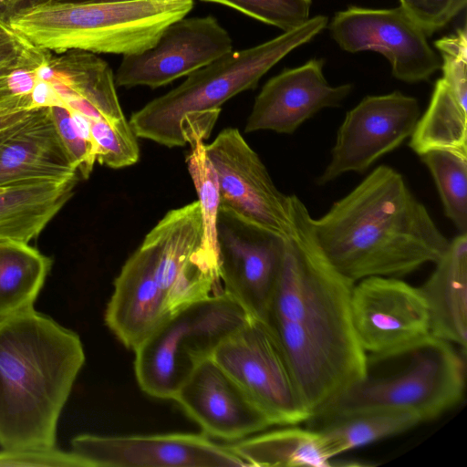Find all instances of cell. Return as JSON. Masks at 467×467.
I'll return each instance as SVG.
<instances>
[{
    "instance_id": "obj_1",
    "label": "cell",
    "mask_w": 467,
    "mask_h": 467,
    "mask_svg": "<svg viewBox=\"0 0 467 467\" xmlns=\"http://www.w3.org/2000/svg\"><path fill=\"white\" fill-rule=\"evenodd\" d=\"M295 231L284 241L271 305L265 319L286 357L312 417L368 373V357L350 317L354 283L320 249L312 217L294 200Z\"/></svg>"
},
{
    "instance_id": "obj_2",
    "label": "cell",
    "mask_w": 467,
    "mask_h": 467,
    "mask_svg": "<svg viewBox=\"0 0 467 467\" xmlns=\"http://www.w3.org/2000/svg\"><path fill=\"white\" fill-rule=\"evenodd\" d=\"M312 229L330 264L353 283L400 278L435 264L450 243L403 176L385 164L312 219Z\"/></svg>"
},
{
    "instance_id": "obj_3",
    "label": "cell",
    "mask_w": 467,
    "mask_h": 467,
    "mask_svg": "<svg viewBox=\"0 0 467 467\" xmlns=\"http://www.w3.org/2000/svg\"><path fill=\"white\" fill-rule=\"evenodd\" d=\"M85 362L77 333L35 309L0 320V445L56 447L57 425Z\"/></svg>"
},
{
    "instance_id": "obj_4",
    "label": "cell",
    "mask_w": 467,
    "mask_h": 467,
    "mask_svg": "<svg viewBox=\"0 0 467 467\" xmlns=\"http://www.w3.org/2000/svg\"><path fill=\"white\" fill-rule=\"evenodd\" d=\"M193 5V0L119 3L40 0L16 10L6 22L39 49L126 56L153 47L166 27L185 17Z\"/></svg>"
},
{
    "instance_id": "obj_5",
    "label": "cell",
    "mask_w": 467,
    "mask_h": 467,
    "mask_svg": "<svg viewBox=\"0 0 467 467\" xmlns=\"http://www.w3.org/2000/svg\"><path fill=\"white\" fill-rule=\"evenodd\" d=\"M327 25V16H317L267 42L232 50L192 72L181 85L131 115L129 122L134 134L168 148L184 146L181 126L185 117L221 109L234 96L254 88L276 63L313 39Z\"/></svg>"
},
{
    "instance_id": "obj_6",
    "label": "cell",
    "mask_w": 467,
    "mask_h": 467,
    "mask_svg": "<svg viewBox=\"0 0 467 467\" xmlns=\"http://www.w3.org/2000/svg\"><path fill=\"white\" fill-rule=\"evenodd\" d=\"M461 352L451 343L431 336L408 351L406 366L382 376L367 373L313 418L327 421L367 411L397 410L414 413L422 422L435 419L464 395L465 356Z\"/></svg>"
},
{
    "instance_id": "obj_7",
    "label": "cell",
    "mask_w": 467,
    "mask_h": 467,
    "mask_svg": "<svg viewBox=\"0 0 467 467\" xmlns=\"http://www.w3.org/2000/svg\"><path fill=\"white\" fill-rule=\"evenodd\" d=\"M249 317L229 296L172 315L134 350V372L140 389L155 399L172 400L191 369Z\"/></svg>"
},
{
    "instance_id": "obj_8",
    "label": "cell",
    "mask_w": 467,
    "mask_h": 467,
    "mask_svg": "<svg viewBox=\"0 0 467 467\" xmlns=\"http://www.w3.org/2000/svg\"><path fill=\"white\" fill-rule=\"evenodd\" d=\"M210 357L272 426L311 420L284 350L265 321L250 316L219 341Z\"/></svg>"
},
{
    "instance_id": "obj_9",
    "label": "cell",
    "mask_w": 467,
    "mask_h": 467,
    "mask_svg": "<svg viewBox=\"0 0 467 467\" xmlns=\"http://www.w3.org/2000/svg\"><path fill=\"white\" fill-rule=\"evenodd\" d=\"M206 153L217 175L219 213L282 239L293 234L295 194L276 188L239 130H223Z\"/></svg>"
},
{
    "instance_id": "obj_10",
    "label": "cell",
    "mask_w": 467,
    "mask_h": 467,
    "mask_svg": "<svg viewBox=\"0 0 467 467\" xmlns=\"http://www.w3.org/2000/svg\"><path fill=\"white\" fill-rule=\"evenodd\" d=\"M350 317L368 361L403 354L431 336L419 287L398 277L370 276L354 283Z\"/></svg>"
},
{
    "instance_id": "obj_11",
    "label": "cell",
    "mask_w": 467,
    "mask_h": 467,
    "mask_svg": "<svg viewBox=\"0 0 467 467\" xmlns=\"http://www.w3.org/2000/svg\"><path fill=\"white\" fill-rule=\"evenodd\" d=\"M202 234L197 201L168 212L141 243L153 256L155 278L171 316L192 305L227 296L221 275L198 254Z\"/></svg>"
},
{
    "instance_id": "obj_12",
    "label": "cell",
    "mask_w": 467,
    "mask_h": 467,
    "mask_svg": "<svg viewBox=\"0 0 467 467\" xmlns=\"http://www.w3.org/2000/svg\"><path fill=\"white\" fill-rule=\"evenodd\" d=\"M420 117L418 100L400 91L365 97L346 113L331 160L317 183L325 185L344 173L367 171L411 136Z\"/></svg>"
},
{
    "instance_id": "obj_13",
    "label": "cell",
    "mask_w": 467,
    "mask_h": 467,
    "mask_svg": "<svg viewBox=\"0 0 467 467\" xmlns=\"http://www.w3.org/2000/svg\"><path fill=\"white\" fill-rule=\"evenodd\" d=\"M329 30L347 52L373 50L384 55L392 75L407 83L428 80L441 66L424 32L400 5L390 9L350 6L335 14Z\"/></svg>"
},
{
    "instance_id": "obj_14",
    "label": "cell",
    "mask_w": 467,
    "mask_h": 467,
    "mask_svg": "<svg viewBox=\"0 0 467 467\" xmlns=\"http://www.w3.org/2000/svg\"><path fill=\"white\" fill-rule=\"evenodd\" d=\"M232 50V38L215 17H182L167 26L153 47L123 56L115 83L125 88H159Z\"/></svg>"
},
{
    "instance_id": "obj_15",
    "label": "cell",
    "mask_w": 467,
    "mask_h": 467,
    "mask_svg": "<svg viewBox=\"0 0 467 467\" xmlns=\"http://www.w3.org/2000/svg\"><path fill=\"white\" fill-rule=\"evenodd\" d=\"M71 444L72 452L86 461L89 467L246 466L229 445L218 444L205 434H80Z\"/></svg>"
},
{
    "instance_id": "obj_16",
    "label": "cell",
    "mask_w": 467,
    "mask_h": 467,
    "mask_svg": "<svg viewBox=\"0 0 467 467\" xmlns=\"http://www.w3.org/2000/svg\"><path fill=\"white\" fill-rule=\"evenodd\" d=\"M219 213L217 242L225 294L265 321L280 269L284 241Z\"/></svg>"
},
{
    "instance_id": "obj_17",
    "label": "cell",
    "mask_w": 467,
    "mask_h": 467,
    "mask_svg": "<svg viewBox=\"0 0 467 467\" xmlns=\"http://www.w3.org/2000/svg\"><path fill=\"white\" fill-rule=\"evenodd\" d=\"M172 400L206 436L237 441L272 427L211 357L191 369Z\"/></svg>"
},
{
    "instance_id": "obj_18",
    "label": "cell",
    "mask_w": 467,
    "mask_h": 467,
    "mask_svg": "<svg viewBox=\"0 0 467 467\" xmlns=\"http://www.w3.org/2000/svg\"><path fill=\"white\" fill-rule=\"evenodd\" d=\"M323 65V60L313 58L270 78L254 100L244 131L293 134L321 109L339 107L353 86H330Z\"/></svg>"
},
{
    "instance_id": "obj_19",
    "label": "cell",
    "mask_w": 467,
    "mask_h": 467,
    "mask_svg": "<svg viewBox=\"0 0 467 467\" xmlns=\"http://www.w3.org/2000/svg\"><path fill=\"white\" fill-rule=\"evenodd\" d=\"M171 317L155 278L153 256L140 244L114 281L105 323L125 348L134 351Z\"/></svg>"
},
{
    "instance_id": "obj_20",
    "label": "cell",
    "mask_w": 467,
    "mask_h": 467,
    "mask_svg": "<svg viewBox=\"0 0 467 467\" xmlns=\"http://www.w3.org/2000/svg\"><path fill=\"white\" fill-rule=\"evenodd\" d=\"M62 54L54 57L49 52L36 71L38 79L51 84L64 107L89 121L126 119L109 64L88 51L70 50Z\"/></svg>"
},
{
    "instance_id": "obj_21",
    "label": "cell",
    "mask_w": 467,
    "mask_h": 467,
    "mask_svg": "<svg viewBox=\"0 0 467 467\" xmlns=\"http://www.w3.org/2000/svg\"><path fill=\"white\" fill-rule=\"evenodd\" d=\"M48 108L30 118L0 144V187L78 178Z\"/></svg>"
},
{
    "instance_id": "obj_22",
    "label": "cell",
    "mask_w": 467,
    "mask_h": 467,
    "mask_svg": "<svg viewBox=\"0 0 467 467\" xmlns=\"http://www.w3.org/2000/svg\"><path fill=\"white\" fill-rule=\"evenodd\" d=\"M419 289L426 302L431 336L466 353L467 234H460Z\"/></svg>"
},
{
    "instance_id": "obj_23",
    "label": "cell",
    "mask_w": 467,
    "mask_h": 467,
    "mask_svg": "<svg viewBox=\"0 0 467 467\" xmlns=\"http://www.w3.org/2000/svg\"><path fill=\"white\" fill-rule=\"evenodd\" d=\"M78 178L40 181L0 191V241L29 243L36 238L73 194Z\"/></svg>"
},
{
    "instance_id": "obj_24",
    "label": "cell",
    "mask_w": 467,
    "mask_h": 467,
    "mask_svg": "<svg viewBox=\"0 0 467 467\" xmlns=\"http://www.w3.org/2000/svg\"><path fill=\"white\" fill-rule=\"evenodd\" d=\"M279 427L234 441L229 447L246 466L332 465L323 452L317 430L301 428L298 425Z\"/></svg>"
},
{
    "instance_id": "obj_25",
    "label": "cell",
    "mask_w": 467,
    "mask_h": 467,
    "mask_svg": "<svg viewBox=\"0 0 467 467\" xmlns=\"http://www.w3.org/2000/svg\"><path fill=\"white\" fill-rule=\"evenodd\" d=\"M410 138L408 145L419 156L431 150L467 156V92L438 79L428 108Z\"/></svg>"
},
{
    "instance_id": "obj_26",
    "label": "cell",
    "mask_w": 467,
    "mask_h": 467,
    "mask_svg": "<svg viewBox=\"0 0 467 467\" xmlns=\"http://www.w3.org/2000/svg\"><path fill=\"white\" fill-rule=\"evenodd\" d=\"M51 265L28 243L0 241V320L34 309Z\"/></svg>"
},
{
    "instance_id": "obj_27",
    "label": "cell",
    "mask_w": 467,
    "mask_h": 467,
    "mask_svg": "<svg viewBox=\"0 0 467 467\" xmlns=\"http://www.w3.org/2000/svg\"><path fill=\"white\" fill-rule=\"evenodd\" d=\"M421 422L411 412L377 410L327 420L317 431L323 452L331 462L342 453L402 433Z\"/></svg>"
},
{
    "instance_id": "obj_28",
    "label": "cell",
    "mask_w": 467,
    "mask_h": 467,
    "mask_svg": "<svg viewBox=\"0 0 467 467\" xmlns=\"http://www.w3.org/2000/svg\"><path fill=\"white\" fill-rule=\"evenodd\" d=\"M420 157L433 178L445 216L460 234H467V156L431 150Z\"/></svg>"
},
{
    "instance_id": "obj_29",
    "label": "cell",
    "mask_w": 467,
    "mask_h": 467,
    "mask_svg": "<svg viewBox=\"0 0 467 467\" xmlns=\"http://www.w3.org/2000/svg\"><path fill=\"white\" fill-rule=\"evenodd\" d=\"M97 161L112 169L135 164L140 150L130 122L101 119L89 121Z\"/></svg>"
},
{
    "instance_id": "obj_30",
    "label": "cell",
    "mask_w": 467,
    "mask_h": 467,
    "mask_svg": "<svg viewBox=\"0 0 467 467\" xmlns=\"http://www.w3.org/2000/svg\"><path fill=\"white\" fill-rule=\"evenodd\" d=\"M229 6L285 32L308 20L311 0H202Z\"/></svg>"
},
{
    "instance_id": "obj_31",
    "label": "cell",
    "mask_w": 467,
    "mask_h": 467,
    "mask_svg": "<svg viewBox=\"0 0 467 467\" xmlns=\"http://www.w3.org/2000/svg\"><path fill=\"white\" fill-rule=\"evenodd\" d=\"M48 110L74 167L84 179H88L97 161L94 144L82 135L68 109L56 106L48 108Z\"/></svg>"
},
{
    "instance_id": "obj_32",
    "label": "cell",
    "mask_w": 467,
    "mask_h": 467,
    "mask_svg": "<svg viewBox=\"0 0 467 467\" xmlns=\"http://www.w3.org/2000/svg\"><path fill=\"white\" fill-rule=\"evenodd\" d=\"M17 67L0 76V111L18 112L32 110L31 94L38 81L37 67L46 58Z\"/></svg>"
},
{
    "instance_id": "obj_33",
    "label": "cell",
    "mask_w": 467,
    "mask_h": 467,
    "mask_svg": "<svg viewBox=\"0 0 467 467\" xmlns=\"http://www.w3.org/2000/svg\"><path fill=\"white\" fill-rule=\"evenodd\" d=\"M441 53L442 79L453 89L467 92V35L466 29L458 28L455 33L434 42Z\"/></svg>"
},
{
    "instance_id": "obj_34",
    "label": "cell",
    "mask_w": 467,
    "mask_h": 467,
    "mask_svg": "<svg viewBox=\"0 0 467 467\" xmlns=\"http://www.w3.org/2000/svg\"><path fill=\"white\" fill-rule=\"evenodd\" d=\"M400 6L426 36L445 26L466 5L467 0H400Z\"/></svg>"
},
{
    "instance_id": "obj_35",
    "label": "cell",
    "mask_w": 467,
    "mask_h": 467,
    "mask_svg": "<svg viewBox=\"0 0 467 467\" xmlns=\"http://www.w3.org/2000/svg\"><path fill=\"white\" fill-rule=\"evenodd\" d=\"M46 52L32 46L0 18V76L40 59Z\"/></svg>"
},
{
    "instance_id": "obj_36",
    "label": "cell",
    "mask_w": 467,
    "mask_h": 467,
    "mask_svg": "<svg viewBox=\"0 0 467 467\" xmlns=\"http://www.w3.org/2000/svg\"><path fill=\"white\" fill-rule=\"evenodd\" d=\"M0 466H78L89 467L74 452L57 449L5 450L0 451Z\"/></svg>"
},
{
    "instance_id": "obj_37",
    "label": "cell",
    "mask_w": 467,
    "mask_h": 467,
    "mask_svg": "<svg viewBox=\"0 0 467 467\" xmlns=\"http://www.w3.org/2000/svg\"><path fill=\"white\" fill-rule=\"evenodd\" d=\"M56 106L64 107L61 99L51 84L38 79L31 94V109L35 110Z\"/></svg>"
},
{
    "instance_id": "obj_38",
    "label": "cell",
    "mask_w": 467,
    "mask_h": 467,
    "mask_svg": "<svg viewBox=\"0 0 467 467\" xmlns=\"http://www.w3.org/2000/svg\"><path fill=\"white\" fill-rule=\"evenodd\" d=\"M34 110L18 112L0 111V144L15 133L30 118Z\"/></svg>"
},
{
    "instance_id": "obj_39",
    "label": "cell",
    "mask_w": 467,
    "mask_h": 467,
    "mask_svg": "<svg viewBox=\"0 0 467 467\" xmlns=\"http://www.w3.org/2000/svg\"><path fill=\"white\" fill-rule=\"evenodd\" d=\"M36 0H0V18L6 19L16 10Z\"/></svg>"
},
{
    "instance_id": "obj_40",
    "label": "cell",
    "mask_w": 467,
    "mask_h": 467,
    "mask_svg": "<svg viewBox=\"0 0 467 467\" xmlns=\"http://www.w3.org/2000/svg\"><path fill=\"white\" fill-rule=\"evenodd\" d=\"M40 1V0H36ZM35 1V2H36ZM55 1H62V2H77V3H119V2H129L135 0H55Z\"/></svg>"
},
{
    "instance_id": "obj_41",
    "label": "cell",
    "mask_w": 467,
    "mask_h": 467,
    "mask_svg": "<svg viewBox=\"0 0 467 467\" xmlns=\"http://www.w3.org/2000/svg\"><path fill=\"white\" fill-rule=\"evenodd\" d=\"M157 1H176V0H157Z\"/></svg>"
},
{
    "instance_id": "obj_42",
    "label": "cell",
    "mask_w": 467,
    "mask_h": 467,
    "mask_svg": "<svg viewBox=\"0 0 467 467\" xmlns=\"http://www.w3.org/2000/svg\"><path fill=\"white\" fill-rule=\"evenodd\" d=\"M5 187H0V191L3 190Z\"/></svg>"
},
{
    "instance_id": "obj_43",
    "label": "cell",
    "mask_w": 467,
    "mask_h": 467,
    "mask_svg": "<svg viewBox=\"0 0 467 467\" xmlns=\"http://www.w3.org/2000/svg\"></svg>"
}]
</instances>
